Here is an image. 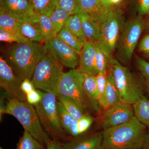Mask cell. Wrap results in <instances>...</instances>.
I'll return each instance as SVG.
<instances>
[{
	"mask_svg": "<svg viewBox=\"0 0 149 149\" xmlns=\"http://www.w3.org/2000/svg\"><path fill=\"white\" fill-rule=\"evenodd\" d=\"M148 127L134 117L128 122L102 131L101 149H142Z\"/></svg>",
	"mask_w": 149,
	"mask_h": 149,
	"instance_id": "6da1fadb",
	"label": "cell"
},
{
	"mask_svg": "<svg viewBox=\"0 0 149 149\" xmlns=\"http://www.w3.org/2000/svg\"><path fill=\"white\" fill-rule=\"evenodd\" d=\"M47 53L40 43H15L8 50V64L22 80H31L36 65Z\"/></svg>",
	"mask_w": 149,
	"mask_h": 149,
	"instance_id": "7a4b0ae2",
	"label": "cell"
},
{
	"mask_svg": "<svg viewBox=\"0 0 149 149\" xmlns=\"http://www.w3.org/2000/svg\"><path fill=\"white\" fill-rule=\"evenodd\" d=\"M109 69L113 77L121 102L133 105L145 95V89L140 77L117 59L111 58Z\"/></svg>",
	"mask_w": 149,
	"mask_h": 149,
	"instance_id": "3957f363",
	"label": "cell"
},
{
	"mask_svg": "<svg viewBox=\"0 0 149 149\" xmlns=\"http://www.w3.org/2000/svg\"><path fill=\"white\" fill-rule=\"evenodd\" d=\"M84 74L78 69H71L63 72L59 80L56 95L69 97L77 102L86 113H95L100 107L88 97L84 88Z\"/></svg>",
	"mask_w": 149,
	"mask_h": 149,
	"instance_id": "277c9868",
	"label": "cell"
},
{
	"mask_svg": "<svg viewBox=\"0 0 149 149\" xmlns=\"http://www.w3.org/2000/svg\"><path fill=\"white\" fill-rule=\"evenodd\" d=\"M5 114L10 115L18 120L24 130L41 143L47 146L51 139L42 126L35 107L27 102L8 98Z\"/></svg>",
	"mask_w": 149,
	"mask_h": 149,
	"instance_id": "5b68a950",
	"label": "cell"
},
{
	"mask_svg": "<svg viewBox=\"0 0 149 149\" xmlns=\"http://www.w3.org/2000/svg\"><path fill=\"white\" fill-rule=\"evenodd\" d=\"M62 65L48 52L36 65L31 81L35 89L56 95L59 80L63 73Z\"/></svg>",
	"mask_w": 149,
	"mask_h": 149,
	"instance_id": "8992f818",
	"label": "cell"
},
{
	"mask_svg": "<svg viewBox=\"0 0 149 149\" xmlns=\"http://www.w3.org/2000/svg\"><path fill=\"white\" fill-rule=\"evenodd\" d=\"M42 94L41 101L34 106L44 130L52 136V140L59 141L65 137V131L58 119L57 97L53 93L43 92Z\"/></svg>",
	"mask_w": 149,
	"mask_h": 149,
	"instance_id": "52a82bcc",
	"label": "cell"
},
{
	"mask_svg": "<svg viewBox=\"0 0 149 149\" xmlns=\"http://www.w3.org/2000/svg\"><path fill=\"white\" fill-rule=\"evenodd\" d=\"M144 26V21L141 16H136L124 22L116 48L120 61L128 63L131 60Z\"/></svg>",
	"mask_w": 149,
	"mask_h": 149,
	"instance_id": "ba28073f",
	"label": "cell"
},
{
	"mask_svg": "<svg viewBox=\"0 0 149 149\" xmlns=\"http://www.w3.org/2000/svg\"><path fill=\"white\" fill-rule=\"evenodd\" d=\"M125 22L122 10L112 6L107 16L100 26L102 35V47L110 58L116 48L118 40Z\"/></svg>",
	"mask_w": 149,
	"mask_h": 149,
	"instance_id": "9c48e42d",
	"label": "cell"
},
{
	"mask_svg": "<svg viewBox=\"0 0 149 149\" xmlns=\"http://www.w3.org/2000/svg\"><path fill=\"white\" fill-rule=\"evenodd\" d=\"M22 81L14 72L6 60L0 58V86L8 97L19 101L27 102L26 95L21 89Z\"/></svg>",
	"mask_w": 149,
	"mask_h": 149,
	"instance_id": "30bf717a",
	"label": "cell"
},
{
	"mask_svg": "<svg viewBox=\"0 0 149 149\" xmlns=\"http://www.w3.org/2000/svg\"><path fill=\"white\" fill-rule=\"evenodd\" d=\"M134 117L133 105L120 102L103 111L100 123L104 130L125 123Z\"/></svg>",
	"mask_w": 149,
	"mask_h": 149,
	"instance_id": "8fae6325",
	"label": "cell"
},
{
	"mask_svg": "<svg viewBox=\"0 0 149 149\" xmlns=\"http://www.w3.org/2000/svg\"><path fill=\"white\" fill-rule=\"evenodd\" d=\"M45 45L48 52L63 66L73 69L79 65L80 55L57 37L46 43Z\"/></svg>",
	"mask_w": 149,
	"mask_h": 149,
	"instance_id": "7c38bea8",
	"label": "cell"
},
{
	"mask_svg": "<svg viewBox=\"0 0 149 149\" xmlns=\"http://www.w3.org/2000/svg\"><path fill=\"white\" fill-rule=\"evenodd\" d=\"M0 10L19 19L33 17L36 15L29 0H2L1 1Z\"/></svg>",
	"mask_w": 149,
	"mask_h": 149,
	"instance_id": "4fadbf2b",
	"label": "cell"
},
{
	"mask_svg": "<svg viewBox=\"0 0 149 149\" xmlns=\"http://www.w3.org/2000/svg\"><path fill=\"white\" fill-rule=\"evenodd\" d=\"M102 131L87 135H82L63 143L65 149H101Z\"/></svg>",
	"mask_w": 149,
	"mask_h": 149,
	"instance_id": "5bb4252c",
	"label": "cell"
},
{
	"mask_svg": "<svg viewBox=\"0 0 149 149\" xmlns=\"http://www.w3.org/2000/svg\"><path fill=\"white\" fill-rule=\"evenodd\" d=\"M96 48L93 43L87 41L83 46L80 55L78 70L83 74L97 76Z\"/></svg>",
	"mask_w": 149,
	"mask_h": 149,
	"instance_id": "9a60e30c",
	"label": "cell"
},
{
	"mask_svg": "<svg viewBox=\"0 0 149 149\" xmlns=\"http://www.w3.org/2000/svg\"><path fill=\"white\" fill-rule=\"evenodd\" d=\"M18 30L20 34L28 41L42 42L41 30L36 15L33 17L19 19Z\"/></svg>",
	"mask_w": 149,
	"mask_h": 149,
	"instance_id": "2e32d148",
	"label": "cell"
},
{
	"mask_svg": "<svg viewBox=\"0 0 149 149\" xmlns=\"http://www.w3.org/2000/svg\"><path fill=\"white\" fill-rule=\"evenodd\" d=\"M87 40L93 44L101 43L100 27L97 22L83 10L78 14Z\"/></svg>",
	"mask_w": 149,
	"mask_h": 149,
	"instance_id": "e0dca14e",
	"label": "cell"
},
{
	"mask_svg": "<svg viewBox=\"0 0 149 149\" xmlns=\"http://www.w3.org/2000/svg\"><path fill=\"white\" fill-rule=\"evenodd\" d=\"M80 2L82 10L97 22L100 26L105 20L111 7L105 6L100 0H80Z\"/></svg>",
	"mask_w": 149,
	"mask_h": 149,
	"instance_id": "ac0fdd59",
	"label": "cell"
},
{
	"mask_svg": "<svg viewBox=\"0 0 149 149\" xmlns=\"http://www.w3.org/2000/svg\"><path fill=\"white\" fill-rule=\"evenodd\" d=\"M36 15L40 25L42 42L46 44L56 38L57 34L54 29L49 17L45 15Z\"/></svg>",
	"mask_w": 149,
	"mask_h": 149,
	"instance_id": "d6986e66",
	"label": "cell"
},
{
	"mask_svg": "<svg viewBox=\"0 0 149 149\" xmlns=\"http://www.w3.org/2000/svg\"><path fill=\"white\" fill-rule=\"evenodd\" d=\"M93 121L94 118L91 114L86 113L80 119L74 120L68 133L73 137L82 136L90 128Z\"/></svg>",
	"mask_w": 149,
	"mask_h": 149,
	"instance_id": "ffe728a7",
	"label": "cell"
},
{
	"mask_svg": "<svg viewBox=\"0 0 149 149\" xmlns=\"http://www.w3.org/2000/svg\"><path fill=\"white\" fill-rule=\"evenodd\" d=\"M133 107L136 118L149 128V100L144 95L133 104Z\"/></svg>",
	"mask_w": 149,
	"mask_h": 149,
	"instance_id": "44dd1931",
	"label": "cell"
},
{
	"mask_svg": "<svg viewBox=\"0 0 149 149\" xmlns=\"http://www.w3.org/2000/svg\"><path fill=\"white\" fill-rule=\"evenodd\" d=\"M68 112L74 120L80 119L84 116L86 113L80 104L71 98L63 95L57 97Z\"/></svg>",
	"mask_w": 149,
	"mask_h": 149,
	"instance_id": "7402d4cb",
	"label": "cell"
},
{
	"mask_svg": "<svg viewBox=\"0 0 149 149\" xmlns=\"http://www.w3.org/2000/svg\"><path fill=\"white\" fill-rule=\"evenodd\" d=\"M65 27L69 29L77 37L83 47L88 40L83 31L81 20L78 14L70 15Z\"/></svg>",
	"mask_w": 149,
	"mask_h": 149,
	"instance_id": "603a6c76",
	"label": "cell"
},
{
	"mask_svg": "<svg viewBox=\"0 0 149 149\" xmlns=\"http://www.w3.org/2000/svg\"><path fill=\"white\" fill-rule=\"evenodd\" d=\"M19 19V18L7 12L0 10V29L20 34L18 30Z\"/></svg>",
	"mask_w": 149,
	"mask_h": 149,
	"instance_id": "cb8c5ba5",
	"label": "cell"
},
{
	"mask_svg": "<svg viewBox=\"0 0 149 149\" xmlns=\"http://www.w3.org/2000/svg\"><path fill=\"white\" fill-rule=\"evenodd\" d=\"M31 4L35 14L50 17L58 6V0H32Z\"/></svg>",
	"mask_w": 149,
	"mask_h": 149,
	"instance_id": "d4e9b609",
	"label": "cell"
},
{
	"mask_svg": "<svg viewBox=\"0 0 149 149\" xmlns=\"http://www.w3.org/2000/svg\"><path fill=\"white\" fill-rule=\"evenodd\" d=\"M106 99L108 108L120 102L119 93L115 84L113 77L110 72L107 76Z\"/></svg>",
	"mask_w": 149,
	"mask_h": 149,
	"instance_id": "484cf974",
	"label": "cell"
},
{
	"mask_svg": "<svg viewBox=\"0 0 149 149\" xmlns=\"http://www.w3.org/2000/svg\"><path fill=\"white\" fill-rule=\"evenodd\" d=\"M56 37L80 55L83 47L77 37L69 29L65 27H63L57 34Z\"/></svg>",
	"mask_w": 149,
	"mask_h": 149,
	"instance_id": "4316f807",
	"label": "cell"
},
{
	"mask_svg": "<svg viewBox=\"0 0 149 149\" xmlns=\"http://www.w3.org/2000/svg\"><path fill=\"white\" fill-rule=\"evenodd\" d=\"M70 15L58 6L55 9L49 17L57 34L65 27Z\"/></svg>",
	"mask_w": 149,
	"mask_h": 149,
	"instance_id": "83f0119b",
	"label": "cell"
},
{
	"mask_svg": "<svg viewBox=\"0 0 149 149\" xmlns=\"http://www.w3.org/2000/svg\"><path fill=\"white\" fill-rule=\"evenodd\" d=\"M96 48V65L98 74L105 73L109 68L110 58L102 47L101 43L94 44Z\"/></svg>",
	"mask_w": 149,
	"mask_h": 149,
	"instance_id": "f1b7e54d",
	"label": "cell"
},
{
	"mask_svg": "<svg viewBox=\"0 0 149 149\" xmlns=\"http://www.w3.org/2000/svg\"><path fill=\"white\" fill-rule=\"evenodd\" d=\"M84 88L86 94L92 101L100 107L96 76L84 74Z\"/></svg>",
	"mask_w": 149,
	"mask_h": 149,
	"instance_id": "f546056e",
	"label": "cell"
},
{
	"mask_svg": "<svg viewBox=\"0 0 149 149\" xmlns=\"http://www.w3.org/2000/svg\"><path fill=\"white\" fill-rule=\"evenodd\" d=\"M136 64L139 69L140 78L145 89V94L149 97V62L136 57Z\"/></svg>",
	"mask_w": 149,
	"mask_h": 149,
	"instance_id": "4dcf8cb0",
	"label": "cell"
},
{
	"mask_svg": "<svg viewBox=\"0 0 149 149\" xmlns=\"http://www.w3.org/2000/svg\"><path fill=\"white\" fill-rule=\"evenodd\" d=\"M44 145L26 130L17 144L16 149H45Z\"/></svg>",
	"mask_w": 149,
	"mask_h": 149,
	"instance_id": "1f68e13d",
	"label": "cell"
},
{
	"mask_svg": "<svg viewBox=\"0 0 149 149\" xmlns=\"http://www.w3.org/2000/svg\"><path fill=\"white\" fill-rule=\"evenodd\" d=\"M107 72L99 73L96 77L97 86L99 93V103L101 110H104L108 108L106 99V88L107 81Z\"/></svg>",
	"mask_w": 149,
	"mask_h": 149,
	"instance_id": "d6a6232c",
	"label": "cell"
},
{
	"mask_svg": "<svg viewBox=\"0 0 149 149\" xmlns=\"http://www.w3.org/2000/svg\"><path fill=\"white\" fill-rule=\"evenodd\" d=\"M57 110L61 125L65 132L68 133L70 128L74 119L68 112L61 103L58 101H57Z\"/></svg>",
	"mask_w": 149,
	"mask_h": 149,
	"instance_id": "836d02e7",
	"label": "cell"
},
{
	"mask_svg": "<svg viewBox=\"0 0 149 149\" xmlns=\"http://www.w3.org/2000/svg\"><path fill=\"white\" fill-rule=\"evenodd\" d=\"M58 6L70 15L78 14L83 10L80 0H58Z\"/></svg>",
	"mask_w": 149,
	"mask_h": 149,
	"instance_id": "e575fe53",
	"label": "cell"
},
{
	"mask_svg": "<svg viewBox=\"0 0 149 149\" xmlns=\"http://www.w3.org/2000/svg\"><path fill=\"white\" fill-rule=\"evenodd\" d=\"M130 7L136 16L146 15L149 7V0H130Z\"/></svg>",
	"mask_w": 149,
	"mask_h": 149,
	"instance_id": "d590c367",
	"label": "cell"
},
{
	"mask_svg": "<svg viewBox=\"0 0 149 149\" xmlns=\"http://www.w3.org/2000/svg\"><path fill=\"white\" fill-rule=\"evenodd\" d=\"M0 40L1 42L8 43H22L29 41L20 34L8 32L1 29H0Z\"/></svg>",
	"mask_w": 149,
	"mask_h": 149,
	"instance_id": "8d00e7d4",
	"label": "cell"
},
{
	"mask_svg": "<svg viewBox=\"0 0 149 149\" xmlns=\"http://www.w3.org/2000/svg\"><path fill=\"white\" fill-rule=\"evenodd\" d=\"M43 92L40 90L35 89L26 95L27 102L33 106L39 103L42 99Z\"/></svg>",
	"mask_w": 149,
	"mask_h": 149,
	"instance_id": "74e56055",
	"label": "cell"
},
{
	"mask_svg": "<svg viewBox=\"0 0 149 149\" xmlns=\"http://www.w3.org/2000/svg\"><path fill=\"white\" fill-rule=\"evenodd\" d=\"M21 89L22 92L26 95L35 90V88L31 80L27 79L22 81Z\"/></svg>",
	"mask_w": 149,
	"mask_h": 149,
	"instance_id": "f35d334b",
	"label": "cell"
},
{
	"mask_svg": "<svg viewBox=\"0 0 149 149\" xmlns=\"http://www.w3.org/2000/svg\"><path fill=\"white\" fill-rule=\"evenodd\" d=\"M139 50L143 53L149 52V35L144 37L139 45Z\"/></svg>",
	"mask_w": 149,
	"mask_h": 149,
	"instance_id": "ab89813d",
	"label": "cell"
},
{
	"mask_svg": "<svg viewBox=\"0 0 149 149\" xmlns=\"http://www.w3.org/2000/svg\"><path fill=\"white\" fill-rule=\"evenodd\" d=\"M46 149H65L63 143L58 140H51L46 146Z\"/></svg>",
	"mask_w": 149,
	"mask_h": 149,
	"instance_id": "60d3db41",
	"label": "cell"
},
{
	"mask_svg": "<svg viewBox=\"0 0 149 149\" xmlns=\"http://www.w3.org/2000/svg\"><path fill=\"white\" fill-rule=\"evenodd\" d=\"M7 95L5 93L4 94H2L1 95L0 98V119L1 120L2 119L3 114H5L6 107L7 102H5V99Z\"/></svg>",
	"mask_w": 149,
	"mask_h": 149,
	"instance_id": "b9f144b4",
	"label": "cell"
},
{
	"mask_svg": "<svg viewBox=\"0 0 149 149\" xmlns=\"http://www.w3.org/2000/svg\"><path fill=\"white\" fill-rule=\"evenodd\" d=\"M142 149H149V128H148V130L144 139Z\"/></svg>",
	"mask_w": 149,
	"mask_h": 149,
	"instance_id": "7bdbcfd3",
	"label": "cell"
},
{
	"mask_svg": "<svg viewBox=\"0 0 149 149\" xmlns=\"http://www.w3.org/2000/svg\"><path fill=\"white\" fill-rule=\"evenodd\" d=\"M100 1L105 6L107 7L113 6L111 3L110 1V0H100Z\"/></svg>",
	"mask_w": 149,
	"mask_h": 149,
	"instance_id": "ee69618b",
	"label": "cell"
},
{
	"mask_svg": "<svg viewBox=\"0 0 149 149\" xmlns=\"http://www.w3.org/2000/svg\"><path fill=\"white\" fill-rule=\"evenodd\" d=\"M123 0H110L111 3L113 6L120 3Z\"/></svg>",
	"mask_w": 149,
	"mask_h": 149,
	"instance_id": "f6af8a7d",
	"label": "cell"
},
{
	"mask_svg": "<svg viewBox=\"0 0 149 149\" xmlns=\"http://www.w3.org/2000/svg\"><path fill=\"white\" fill-rule=\"evenodd\" d=\"M144 54L146 56H147L149 58V52H147L144 53Z\"/></svg>",
	"mask_w": 149,
	"mask_h": 149,
	"instance_id": "bcb514c9",
	"label": "cell"
},
{
	"mask_svg": "<svg viewBox=\"0 0 149 149\" xmlns=\"http://www.w3.org/2000/svg\"><path fill=\"white\" fill-rule=\"evenodd\" d=\"M146 15H148V16L149 17V7L148 8V12H147Z\"/></svg>",
	"mask_w": 149,
	"mask_h": 149,
	"instance_id": "7dc6e473",
	"label": "cell"
},
{
	"mask_svg": "<svg viewBox=\"0 0 149 149\" xmlns=\"http://www.w3.org/2000/svg\"><path fill=\"white\" fill-rule=\"evenodd\" d=\"M29 1H30V2H32V0H29Z\"/></svg>",
	"mask_w": 149,
	"mask_h": 149,
	"instance_id": "c3c4849f",
	"label": "cell"
},
{
	"mask_svg": "<svg viewBox=\"0 0 149 149\" xmlns=\"http://www.w3.org/2000/svg\"><path fill=\"white\" fill-rule=\"evenodd\" d=\"M0 149H3V148H2L1 147V148H0Z\"/></svg>",
	"mask_w": 149,
	"mask_h": 149,
	"instance_id": "681fc988",
	"label": "cell"
},
{
	"mask_svg": "<svg viewBox=\"0 0 149 149\" xmlns=\"http://www.w3.org/2000/svg\"><path fill=\"white\" fill-rule=\"evenodd\" d=\"M110 2H111V1H110ZM111 5H112V4H111Z\"/></svg>",
	"mask_w": 149,
	"mask_h": 149,
	"instance_id": "f907efd6",
	"label": "cell"
},
{
	"mask_svg": "<svg viewBox=\"0 0 149 149\" xmlns=\"http://www.w3.org/2000/svg\"><path fill=\"white\" fill-rule=\"evenodd\" d=\"M1 1H2V0H1Z\"/></svg>",
	"mask_w": 149,
	"mask_h": 149,
	"instance_id": "816d5d0a",
	"label": "cell"
}]
</instances>
